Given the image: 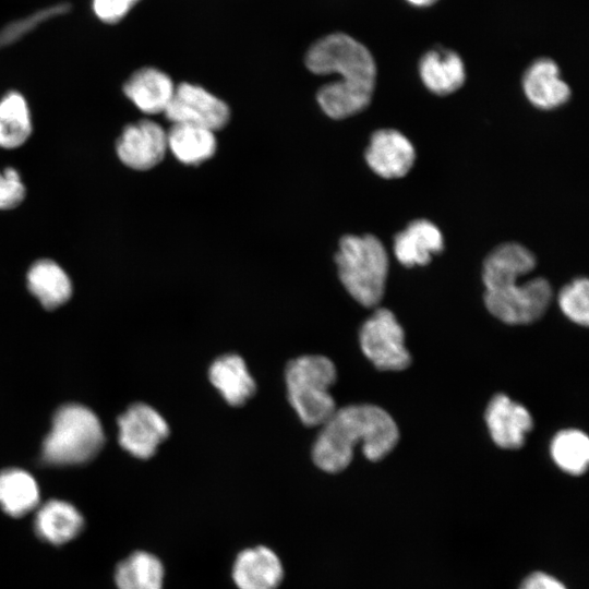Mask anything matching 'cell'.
I'll use <instances>...</instances> for the list:
<instances>
[{"label":"cell","mask_w":589,"mask_h":589,"mask_svg":"<svg viewBox=\"0 0 589 589\" xmlns=\"http://www.w3.org/2000/svg\"><path fill=\"white\" fill-rule=\"evenodd\" d=\"M398 438L397 424L384 409L350 405L336 409L322 424L312 447V459L326 472H339L350 464L358 444L368 459L376 461L392 452Z\"/></svg>","instance_id":"obj_3"},{"label":"cell","mask_w":589,"mask_h":589,"mask_svg":"<svg viewBox=\"0 0 589 589\" xmlns=\"http://www.w3.org/2000/svg\"><path fill=\"white\" fill-rule=\"evenodd\" d=\"M306 68L320 75L337 74L339 80L317 92L323 111L344 119L362 111L371 101L375 61L365 46L344 33H334L315 41L305 55Z\"/></svg>","instance_id":"obj_1"},{"label":"cell","mask_w":589,"mask_h":589,"mask_svg":"<svg viewBox=\"0 0 589 589\" xmlns=\"http://www.w3.org/2000/svg\"><path fill=\"white\" fill-rule=\"evenodd\" d=\"M164 568L153 554L137 551L119 563L115 573L118 589H163Z\"/></svg>","instance_id":"obj_24"},{"label":"cell","mask_w":589,"mask_h":589,"mask_svg":"<svg viewBox=\"0 0 589 589\" xmlns=\"http://www.w3.org/2000/svg\"><path fill=\"white\" fill-rule=\"evenodd\" d=\"M26 194L20 173L14 168L0 171V209H12L19 206Z\"/></svg>","instance_id":"obj_28"},{"label":"cell","mask_w":589,"mask_h":589,"mask_svg":"<svg viewBox=\"0 0 589 589\" xmlns=\"http://www.w3.org/2000/svg\"><path fill=\"white\" fill-rule=\"evenodd\" d=\"M232 577L239 589H275L283 578V566L272 550L256 546L238 555Z\"/></svg>","instance_id":"obj_14"},{"label":"cell","mask_w":589,"mask_h":589,"mask_svg":"<svg viewBox=\"0 0 589 589\" xmlns=\"http://www.w3.org/2000/svg\"><path fill=\"white\" fill-rule=\"evenodd\" d=\"M336 377L334 363L324 356L306 354L288 362L285 370L288 399L304 425H322L337 409L329 393Z\"/></svg>","instance_id":"obj_6"},{"label":"cell","mask_w":589,"mask_h":589,"mask_svg":"<svg viewBox=\"0 0 589 589\" xmlns=\"http://www.w3.org/2000/svg\"><path fill=\"white\" fill-rule=\"evenodd\" d=\"M167 148V132L152 120L128 124L116 144L119 159L134 170L155 167L163 160Z\"/></svg>","instance_id":"obj_10"},{"label":"cell","mask_w":589,"mask_h":589,"mask_svg":"<svg viewBox=\"0 0 589 589\" xmlns=\"http://www.w3.org/2000/svg\"><path fill=\"white\" fill-rule=\"evenodd\" d=\"M551 455L555 464L570 474L579 476L589 461V440L579 430L558 432L551 443Z\"/></svg>","instance_id":"obj_25"},{"label":"cell","mask_w":589,"mask_h":589,"mask_svg":"<svg viewBox=\"0 0 589 589\" xmlns=\"http://www.w3.org/2000/svg\"><path fill=\"white\" fill-rule=\"evenodd\" d=\"M119 443L140 459L151 458L169 435V426L153 407L136 402L118 419Z\"/></svg>","instance_id":"obj_9"},{"label":"cell","mask_w":589,"mask_h":589,"mask_svg":"<svg viewBox=\"0 0 589 589\" xmlns=\"http://www.w3.org/2000/svg\"><path fill=\"white\" fill-rule=\"evenodd\" d=\"M168 148L187 165H197L211 158L216 151L214 132L190 124L173 123L167 132Z\"/></svg>","instance_id":"obj_22"},{"label":"cell","mask_w":589,"mask_h":589,"mask_svg":"<svg viewBox=\"0 0 589 589\" xmlns=\"http://www.w3.org/2000/svg\"><path fill=\"white\" fill-rule=\"evenodd\" d=\"M562 312L573 322L587 326L589 322V283L577 278L566 285L558 294Z\"/></svg>","instance_id":"obj_27"},{"label":"cell","mask_w":589,"mask_h":589,"mask_svg":"<svg viewBox=\"0 0 589 589\" xmlns=\"http://www.w3.org/2000/svg\"><path fill=\"white\" fill-rule=\"evenodd\" d=\"M419 74L424 86L437 95L459 89L466 80L465 64L453 50L437 48L424 53L419 62Z\"/></svg>","instance_id":"obj_19"},{"label":"cell","mask_w":589,"mask_h":589,"mask_svg":"<svg viewBox=\"0 0 589 589\" xmlns=\"http://www.w3.org/2000/svg\"><path fill=\"white\" fill-rule=\"evenodd\" d=\"M416 159L411 142L399 131H375L365 151L370 168L385 179L401 178L409 172Z\"/></svg>","instance_id":"obj_11"},{"label":"cell","mask_w":589,"mask_h":589,"mask_svg":"<svg viewBox=\"0 0 589 589\" xmlns=\"http://www.w3.org/2000/svg\"><path fill=\"white\" fill-rule=\"evenodd\" d=\"M534 267V255L516 242L503 243L486 256L482 279L484 302L492 315L507 324H527L544 314L552 297L548 280L519 281Z\"/></svg>","instance_id":"obj_2"},{"label":"cell","mask_w":589,"mask_h":589,"mask_svg":"<svg viewBox=\"0 0 589 589\" xmlns=\"http://www.w3.org/2000/svg\"><path fill=\"white\" fill-rule=\"evenodd\" d=\"M335 261L341 284L357 302L371 308L382 300L388 273V257L376 237H342Z\"/></svg>","instance_id":"obj_5"},{"label":"cell","mask_w":589,"mask_h":589,"mask_svg":"<svg viewBox=\"0 0 589 589\" xmlns=\"http://www.w3.org/2000/svg\"><path fill=\"white\" fill-rule=\"evenodd\" d=\"M26 281L28 290L47 310L64 304L72 294V283L68 274L49 259H41L32 264Z\"/></svg>","instance_id":"obj_20"},{"label":"cell","mask_w":589,"mask_h":589,"mask_svg":"<svg viewBox=\"0 0 589 589\" xmlns=\"http://www.w3.org/2000/svg\"><path fill=\"white\" fill-rule=\"evenodd\" d=\"M443 236L431 221L418 219L411 221L406 229L394 239V254L405 266L428 264L432 255L443 250Z\"/></svg>","instance_id":"obj_15"},{"label":"cell","mask_w":589,"mask_h":589,"mask_svg":"<svg viewBox=\"0 0 589 589\" xmlns=\"http://www.w3.org/2000/svg\"><path fill=\"white\" fill-rule=\"evenodd\" d=\"M406 1L416 7H429L435 3L437 0H406Z\"/></svg>","instance_id":"obj_31"},{"label":"cell","mask_w":589,"mask_h":589,"mask_svg":"<svg viewBox=\"0 0 589 589\" xmlns=\"http://www.w3.org/2000/svg\"><path fill=\"white\" fill-rule=\"evenodd\" d=\"M405 334L395 315L377 309L360 329V346L364 356L382 371H401L411 363L405 347Z\"/></svg>","instance_id":"obj_7"},{"label":"cell","mask_w":589,"mask_h":589,"mask_svg":"<svg viewBox=\"0 0 589 589\" xmlns=\"http://www.w3.org/2000/svg\"><path fill=\"white\" fill-rule=\"evenodd\" d=\"M173 123L190 124L211 131L223 129L230 118L229 107L204 88L181 83L164 111Z\"/></svg>","instance_id":"obj_8"},{"label":"cell","mask_w":589,"mask_h":589,"mask_svg":"<svg viewBox=\"0 0 589 589\" xmlns=\"http://www.w3.org/2000/svg\"><path fill=\"white\" fill-rule=\"evenodd\" d=\"M522 88L528 100L544 110L557 108L570 97V88L561 79L557 64L549 58H540L529 65Z\"/></svg>","instance_id":"obj_13"},{"label":"cell","mask_w":589,"mask_h":589,"mask_svg":"<svg viewBox=\"0 0 589 589\" xmlns=\"http://www.w3.org/2000/svg\"><path fill=\"white\" fill-rule=\"evenodd\" d=\"M41 445V459L51 466L81 465L103 448L105 434L98 417L86 406L65 404L55 412Z\"/></svg>","instance_id":"obj_4"},{"label":"cell","mask_w":589,"mask_h":589,"mask_svg":"<svg viewBox=\"0 0 589 589\" xmlns=\"http://www.w3.org/2000/svg\"><path fill=\"white\" fill-rule=\"evenodd\" d=\"M83 527L84 518L79 509L61 500H50L39 506L34 520L37 536L53 545L70 542Z\"/></svg>","instance_id":"obj_17"},{"label":"cell","mask_w":589,"mask_h":589,"mask_svg":"<svg viewBox=\"0 0 589 589\" xmlns=\"http://www.w3.org/2000/svg\"><path fill=\"white\" fill-rule=\"evenodd\" d=\"M71 10L68 2H59L39 9L24 17L14 20L0 29V48L8 47L21 40L27 34L40 26L43 23L64 15Z\"/></svg>","instance_id":"obj_26"},{"label":"cell","mask_w":589,"mask_h":589,"mask_svg":"<svg viewBox=\"0 0 589 589\" xmlns=\"http://www.w3.org/2000/svg\"><path fill=\"white\" fill-rule=\"evenodd\" d=\"M520 589H566L562 582L544 573H533L521 584Z\"/></svg>","instance_id":"obj_30"},{"label":"cell","mask_w":589,"mask_h":589,"mask_svg":"<svg viewBox=\"0 0 589 589\" xmlns=\"http://www.w3.org/2000/svg\"><path fill=\"white\" fill-rule=\"evenodd\" d=\"M484 417L493 442L506 449L521 447L533 425L530 412L503 394L491 399Z\"/></svg>","instance_id":"obj_12"},{"label":"cell","mask_w":589,"mask_h":589,"mask_svg":"<svg viewBox=\"0 0 589 589\" xmlns=\"http://www.w3.org/2000/svg\"><path fill=\"white\" fill-rule=\"evenodd\" d=\"M171 79L155 68L135 71L124 83V95L143 112H164L175 92Z\"/></svg>","instance_id":"obj_16"},{"label":"cell","mask_w":589,"mask_h":589,"mask_svg":"<svg viewBox=\"0 0 589 589\" xmlns=\"http://www.w3.org/2000/svg\"><path fill=\"white\" fill-rule=\"evenodd\" d=\"M31 112L24 96L10 91L0 99V147L23 145L32 134Z\"/></svg>","instance_id":"obj_23"},{"label":"cell","mask_w":589,"mask_h":589,"mask_svg":"<svg viewBox=\"0 0 589 589\" xmlns=\"http://www.w3.org/2000/svg\"><path fill=\"white\" fill-rule=\"evenodd\" d=\"M140 0H93L95 15L107 24L119 23Z\"/></svg>","instance_id":"obj_29"},{"label":"cell","mask_w":589,"mask_h":589,"mask_svg":"<svg viewBox=\"0 0 589 589\" xmlns=\"http://www.w3.org/2000/svg\"><path fill=\"white\" fill-rule=\"evenodd\" d=\"M208 378L230 406H242L256 390L244 360L236 353L217 358L208 369Z\"/></svg>","instance_id":"obj_18"},{"label":"cell","mask_w":589,"mask_h":589,"mask_svg":"<svg viewBox=\"0 0 589 589\" xmlns=\"http://www.w3.org/2000/svg\"><path fill=\"white\" fill-rule=\"evenodd\" d=\"M39 504V488L31 473L20 468L0 472V507L11 517H22Z\"/></svg>","instance_id":"obj_21"}]
</instances>
